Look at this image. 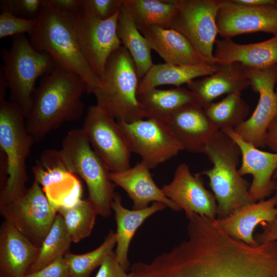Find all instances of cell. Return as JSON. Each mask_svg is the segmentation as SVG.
Segmentation results:
<instances>
[{"label":"cell","mask_w":277,"mask_h":277,"mask_svg":"<svg viewBox=\"0 0 277 277\" xmlns=\"http://www.w3.org/2000/svg\"><path fill=\"white\" fill-rule=\"evenodd\" d=\"M166 207L163 203L154 202L143 209H129L123 205L120 195L115 193L111 206L116 224V247L114 252L118 262L126 271L129 266V248L136 231L147 219Z\"/></svg>","instance_id":"cell-26"},{"label":"cell","mask_w":277,"mask_h":277,"mask_svg":"<svg viewBox=\"0 0 277 277\" xmlns=\"http://www.w3.org/2000/svg\"><path fill=\"white\" fill-rule=\"evenodd\" d=\"M213 54L217 64L239 63L253 69L277 65V35L248 44H239L231 39H216Z\"/></svg>","instance_id":"cell-24"},{"label":"cell","mask_w":277,"mask_h":277,"mask_svg":"<svg viewBox=\"0 0 277 277\" xmlns=\"http://www.w3.org/2000/svg\"><path fill=\"white\" fill-rule=\"evenodd\" d=\"M63 220L72 242L77 243L91 234L98 214L87 199L75 205L57 210Z\"/></svg>","instance_id":"cell-33"},{"label":"cell","mask_w":277,"mask_h":277,"mask_svg":"<svg viewBox=\"0 0 277 277\" xmlns=\"http://www.w3.org/2000/svg\"><path fill=\"white\" fill-rule=\"evenodd\" d=\"M183 150L204 153L207 145L220 130L197 104L185 106L176 110L166 122Z\"/></svg>","instance_id":"cell-19"},{"label":"cell","mask_w":277,"mask_h":277,"mask_svg":"<svg viewBox=\"0 0 277 277\" xmlns=\"http://www.w3.org/2000/svg\"><path fill=\"white\" fill-rule=\"evenodd\" d=\"M126 270L118 262L114 251H112L100 265L95 277H127Z\"/></svg>","instance_id":"cell-39"},{"label":"cell","mask_w":277,"mask_h":277,"mask_svg":"<svg viewBox=\"0 0 277 277\" xmlns=\"http://www.w3.org/2000/svg\"><path fill=\"white\" fill-rule=\"evenodd\" d=\"M275 92L277 93V87L275 88Z\"/></svg>","instance_id":"cell-47"},{"label":"cell","mask_w":277,"mask_h":277,"mask_svg":"<svg viewBox=\"0 0 277 277\" xmlns=\"http://www.w3.org/2000/svg\"><path fill=\"white\" fill-rule=\"evenodd\" d=\"M140 81L131 55L122 46L108 58L93 91L96 105L117 121L130 123L144 119L137 99Z\"/></svg>","instance_id":"cell-5"},{"label":"cell","mask_w":277,"mask_h":277,"mask_svg":"<svg viewBox=\"0 0 277 277\" xmlns=\"http://www.w3.org/2000/svg\"><path fill=\"white\" fill-rule=\"evenodd\" d=\"M87 92L83 80L76 74L56 66L45 75L35 89L26 117L27 130L35 142L66 122L80 119Z\"/></svg>","instance_id":"cell-2"},{"label":"cell","mask_w":277,"mask_h":277,"mask_svg":"<svg viewBox=\"0 0 277 277\" xmlns=\"http://www.w3.org/2000/svg\"><path fill=\"white\" fill-rule=\"evenodd\" d=\"M222 132L233 140L240 148L242 162L239 172L242 176L252 175L249 192L253 201L264 200L276 192L277 181L273 175L277 170V152L261 150L244 141L234 130Z\"/></svg>","instance_id":"cell-18"},{"label":"cell","mask_w":277,"mask_h":277,"mask_svg":"<svg viewBox=\"0 0 277 277\" xmlns=\"http://www.w3.org/2000/svg\"><path fill=\"white\" fill-rule=\"evenodd\" d=\"M127 277H135L132 273L131 272L129 274H128V275Z\"/></svg>","instance_id":"cell-46"},{"label":"cell","mask_w":277,"mask_h":277,"mask_svg":"<svg viewBox=\"0 0 277 277\" xmlns=\"http://www.w3.org/2000/svg\"><path fill=\"white\" fill-rule=\"evenodd\" d=\"M0 277H3V276H0Z\"/></svg>","instance_id":"cell-48"},{"label":"cell","mask_w":277,"mask_h":277,"mask_svg":"<svg viewBox=\"0 0 277 277\" xmlns=\"http://www.w3.org/2000/svg\"><path fill=\"white\" fill-rule=\"evenodd\" d=\"M1 56L10 101L19 107L26 118L36 80L51 72L56 65L49 54L35 50L24 34L13 36L10 47L3 48Z\"/></svg>","instance_id":"cell-7"},{"label":"cell","mask_w":277,"mask_h":277,"mask_svg":"<svg viewBox=\"0 0 277 277\" xmlns=\"http://www.w3.org/2000/svg\"><path fill=\"white\" fill-rule=\"evenodd\" d=\"M72 241L62 216L57 213L53 225L39 247L38 255L26 274L43 268L69 251Z\"/></svg>","instance_id":"cell-32"},{"label":"cell","mask_w":277,"mask_h":277,"mask_svg":"<svg viewBox=\"0 0 277 277\" xmlns=\"http://www.w3.org/2000/svg\"><path fill=\"white\" fill-rule=\"evenodd\" d=\"M273 179H275V180H276L277 179V170L275 171L274 175H273ZM276 192H277V188H276Z\"/></svg>","instance_id":"cell-45"},{"label":"cell","mask_w":277,"mask_h":277,"mask_svg":"<svg viewBox=\"0 0 277 277\" xmlns=\"http://www.w3.org/2000/svg\"><path fill=\"white\" fill-rule=\"evenodd\" d=\"M117 32L122 46L128 50L134 63L141 80L154 65L151 55V49L123 6L118 13Z\"/></svg>","instance_id":"cell-29"},{"label":"cell","mask_w":277,"mask_h":277,"mask_svg":"<svg viewBox=\"0 0 277 277\" xmlns=\"http://www.w3.org/2000/svg\"><path fill=\"white\" fill-rule=\"evenodd\" d=\"M244 68L250 86L259 94V100L250 116L234 130L247 142L258 148H264L268 128L277 117V65L261 69Z\"/></svg>","instance_id":"cell-13"},{"label":"cell","mask_w":277,"mask_h":277,"mask_svg":"<svg viewBox=\"0 0 277 277\" xmlns=\"http://www.w3.org/2000/svg\"><path fill=\"white\" fill-rule=\"evenodd\" d=\"M212 124L221 131L234 130L248 118L250 107L241 97V93L226 95L217 102H212L204 108Z\"/></svg>","instance_id":"cell-31"},{"label":"cell","mask_w":277,"mask_h":277,"mask_svg":"<svg viewBox=\"0 0 277 277\" xmlns=\"http://www.w3.org/2000/svg\"><path fill=\"white\" fill-rule=\"evenodd\" d=\"M235 3L247 6L261 7L277 5L276 0H233Z\"/></svg>","instance_id":"cell-43"},{"label":"cell","mask_w":277,"mask_h":277,"mask_svg":"<svg viewBox=\"0 0 277 277\" xmlns=\"http://www.w3.org/2000/svg\"><path fill=\"white\" fill-rule=\"evenodd\" d=\"M24 277H70V274L66 260L61 256L39 270L26 274Z\"/></svg>","instance_id":"cell-38"},{"label":"cell","mask_w":277,"mask_h":277,"mask_svg":"<svg viewBox=\"0 0 277 277\" xmlns=\"http://www.w3.org/2000/svg\"><path fill=\"white\" fill-rule=\"evenodd\" d=\"M204 154L212 166L199 174L209 179L219 218L228 216L254 203L249 192V183L239 172L238 166L241 154L233 140L220 131L207 145Z\"/></svg>","instance_id":"cell-4"},{"label":"cell","mask_w":277,"mask_h":277,"mask_svg":"<svg viewBox=\"0 0 277 277\" xmlns=\"http://www.w3.org/2000/svg\"><path fill=\"white\" fill-rule=\"evenodd\" d=\"M119 12L105 20L81 11L74 14L75 31L81 51L98 79L110 55L122 46L117 32Z\"/></svg>","instance_id":"cell-14"},{"label":"cell","mask_w":277,"mask_h":277,"mask_svg":"<svg viewBox=\"0 0 277 277\" xmlns=\"http://www.w3.org/2000/svg\"><path fill=\"white\" fill-rule=\"evenodd\" d=\"M122 6L138 30L151 26L170 28L175 11L174 0H122Z\"/></svg>","instance_id":"cell-30"},{"label":"cell","mask_w":277,"mask_h":277,"mask_svg":"<svg viewBox=\"0 0 277 277\" xmlns=\"http://www.w3.org/2000/svg\"><path fill=\"white\" fill-rule=\"evenodd\" d=\"M39 247L4 221L0 231V272L3 277H24L36 260Z\"/></svg>","instance_id":"cell-23"},{"label":"cell","mask_w":277,"mask_h":277,"mask_svg":"<svg viewBox=\"0 0 277 277\" xmlns=\"http://www.w3.org/2000/svg\"><path fill=\"white\" fill-rule=\"evenodd\" d=\"M116 244V233L110 230L102 244L94 250L80 254L67 252L64 257L68 266L70 277H89L113 251Z\"/></svg>","instance_id":"cell-34"},{"label":"cell","mask_w":277,"mask_h":277,"mask_svg":"<svg viewBox=\"0 0 277 277\" xmlns=\"http://www.w3.org/2000/svg\"><path fill=\"white\" fill-rule=\"evenodd\" d=\"M62 160L71 173L79 175L85 182L87 199L98 215L109 217L116 186L109 177V170L91 147L82 129L70 130L59 150Z\"/></svg>","instance_id":"cell-6"},{"label":"cell","mask_w":277,"mask_h":277,"mask_svg":"<svg viewBox=\"0 0 277 277\" xmlns=\"http://www.w3.org/2000/svg\"><path fill=\"white\" fill-rule=\"evenodd\" d=\"M137 99L144 118L165 123L172 113L181 108L197 104L193 93L188 89L181 87L169 89L154 88L137 95Z\"/></svg>","instance_id":"cell-28"},{"label":"cell","mask_w":277,"mask_h":277,"mask_svg":"<svg viewBox=\"0 0 277 277\" xmlns=\"http://www.w3.org/2000/svg\"><path fill=\"white\" fill-rule=\"evenodd\" d=\"M32 47L46 53L56 66L80 76L92 93L99 79L81 51L75 31L74 14L58 8L50 0H43L41 11L28 34Z\"/></svg>","instance_id":"cell-3"},{"label":"cell","mask_w":277,"mask_h":277,"mask_svg":"<svg viewBox=\"0 0 277 277\" xmlns=\"http://www.w3.org/2000/svg\"><path fill=\"white\" fill-rule=\"evenodd\" d=\"M161 189L185 211L187 218L193 214L215 218L217 203L214 194L205 187L201 175L199 173L193 174L185 163L177 166L172 181Z\"/></svg>","instance_id":"cell-17"},{"label":"cell","mask_w":277,"mask_h":277,"mask_svg":"<svg viewBox=\"0 0 277 277\" xmlns=\"http://www.w3.org/2000/svg\"><path fill=\"white\" fill-rule=\"evenodd\" d=\"M213 74L187 84L197 104L203 108L225 94L240 93L250 86L244 66L239 63L218 64Z\"/></svg>","instance_id":"cell-22"},{"label":"cell","mask_w":277,"mask_h":277,"mask_svg":"<svg viewBox=\"0 0 277 277\" xmlns=\"http://www.w3.org/2000/svg\"><path fill=\"white\" fill-rule=\"evenodd\" d=\"M34 142L19 107L11 101L0 102V147L6 159L8 174L1 189L0 202L14 198L26 190V162Z\"/></svg>","instance_id":"cell-8"},{"label":"cell","mask_w":277,"mask_h":277,"mask_svg":"<svg viewBox=\"0 0 277 277\" xmlns=\"http://www.w3.org/2000/svg\"><path fill=\"white\" fill-rule=\"evenodd\" d=\"M34 19L19 17L12 13L4 11L0 14V38L24 34L32 31Z\"/></svg>","instance_id":"cell-35"},{"label":"cell","mask_w":277,"mask_h":277,"mask_svg":"<svg viewBox=\"0 0 277 277\" xmlns=\"http://www.w3.org/2000/svg\"><path fill=\"white\" fill-rule=\"evenodd\" d=\"M221 0H174L170 28L181 34L203 61L215 65L214 50L218 34L216 17Z\"/></svg>","instance_id":"cell-9"},{"label":"cell","mask_w":277,"mask_h":277,"mask_svg":"<svg viewBox=\"0 0 277 277\" xmlns=\"http://www.w3.org/2000/svg\"><path fill=\"white\" fill-rule=\"evenodd\" d=\"M122 0H81V11L85 14L107 19L120 11Z\"/></svg>","instance_id":"cell-36"},{"label":"cell","mask_w":277,"mask_h":277,"mask_svg":"<svg viewBox=\"0 0 277 277\" xmlns=\"http://www.w3.org/2000/svg\"><path fill=\"white\" fill-rule=\"evenodd\" d=\"M216 218H188V238L150 262L131 267L135 277H277V242L252 246L226 234Z\"/></svg>","instance_id":"cell-1"},{"label":"cell","mask_w":277,"mask_h":277,"mask_svg":"<svg viewBox=\"0 0 277 277\" xmlns=\"http://www.w3.org/2000/svg\"><path fill=\"white\" fill-rule=\"evenodd\" d=\"M150 169L142 161L123 171L109 172V177L123 189L133 202V209H140L148 207L151 202L165 204L174 211L181 210L169 199L153 180Z\"/></svg>","instance_id":"cell-20"},{"label":"cell","mask_w":277,"mask_h":277,"mask_svg":"<svg viewBox=\"0 0 277 277\" xmlns=\"http://www.w3.org/2000/svg\"><path fill=\"white\" fill-rule=\"evenodd\" d=\"M277 215V192L268 199L254 202L233 214L216 219L219 227L228 235L252 246L259 244L253 233L256 227L272 221Z\"/></svg>","instance_id":"cell-21"},{"label":"cell","mask_w":277,"mask_h":277,"mask_svg":"<svg viewBox=\"0 0 277 277\" xmlns=\"http://www.w3.org/2000/svg\"><path fill=\"white\" fill-rule=\"evenodd\" d=\"M43 0H1V12L7 11L19 17L35 19L38 15Z\"/></svg>","instance_id":"cell-37"},{"label":"cell","mask_w":277,"mask_h":277,"mask_svg":"<svg viewBox=\"0 0 277 277\" xmlns=\"http://www.w3.org/2000/svg\"><path fill=\"white\" fill-rule=\"evenodd\" d=\"M219 65L203 63L193 65H176L168 63L154 64L140 80L137 95L156 88L157 87L171 85L181 87L195 78L208 76L214 73Z\"/></svg>","instance_id":"cell-27"},{"label":"cell","mask_w":277,"mask_h":277,"mask_svg":"<svg viewBox=\"0 0 277 277\" xmlns=\"http://www.w3.org/2000/svg\"><path fill=\"white\" fill-rule=\"evenodd\" d=\"M8 86L2 67L0 68V102L5 100V96Z\"/></svg>","instance_id":"cell-44"},{"label":"cell","mask_w":277,"mask_h":277,"mask_svg":"<svg viewBox=\"0 0 277 277\" xmlns=\"http://www.w3.org/2000/svg\"><path fill=\"white\" fill-rule=\"evenodd\" d=\"M261 227L262 232L254 236L259 244L277 242V215L272 221L262 225Z\"/></svg>","instance_id":"cell-40"},{"label":"cell","mask_w":277,"mask_h":277,"mask_svg":"<svg viewBox=\"0 0 277 277\" xmlns=\"http://www.w3.org/2000/svg\"><path fill=\"white\" fill-rule=\"evenodd\" d=\"M94 151L109 172L131 167L132 153L118 122L100 107L88 108L82 128Z\"/></svg>","instance_id":"cell-11"},{"label":"cell","mask_w":277,"mask_h":277,"mask_svg":"<svg viewBox=\"0 0 277 277\" xmlns=\"http://www.w3.org/2000/svg\"><path fill=\"white\" fill-rule=\"evenodd\" d=\"M139 30L150 49L166 63L176 65L205 63L189 42L173 29L151 26Z\"/></svg>","instance_id":"cell-25"},{"label":"cell","mask_w":277,"mask_h":277,"mask_svg":"<svg viewBox=\"0 0 277 277\" xmlns=\"http://www.w3.org/2000/svg\"><path fill=\"white\" fill-rule=\"evenodd\" d=\"M266 145L272 151L277 152V117L273 120L268 128Z\"/></svg>","instance_id":"cell-42"},{"label":"cell","mask_w":277,"mask_h":277,"mask_svg":"<svg viewBox=\"0 0 277 277\" xmlns=\"http://www.w3.org/2000/svg\"><path fill=\"white\" fill-rule=\"evenodd\" d=\"M131 152L139 155L150 169L176 156L183 149L169 126L153 118L117 121Z\"/></svg>","instance_id":"cell-12"},{"label":"cell","mask_w":277,"mask_h":277,"mask_svg":"<svg viewBox=\"0 0 277 277\" xmlns=\"http://www.w3.org/2000/svg\"><path fill=\"white\" fill-rule=\"evenodd\" d=\"M32 171L34 180L56 210L72 207L82 200L81 183L75 174L67 169L58 150L44 151Z\"/></svg>","instance_id":"cell-15"},{"label":"cell","mask_w":277,"mask_h":277,"mask_svg":"<svg viewBox=\"0 0 277 277\" xmlns=\"http://www.w3.org/2000/svg\"><path fill=\"white\" fill-rule=\"evenodd\" d=\"M52 4L65 12L76 14L81 11V0H50Z\"/></svg>","instance_id":"cell-41"},{"label":"cell","mask_w":277,"mask_h":277,"mask_svg":"<svg viewBox=\"0 0 277 277\" xmlns=\"http://www.w3.org/2000/svg\"><path fill=\"white\" fill-rule=\"evenodd\" d=\"M5 221L16 228L31 242L40 247L57 214L41 186L34 180L21 195L0 202Z\"/></svg>","instance_id":"cell-10"},{"label":"cell","mask_w":277,"mask_h":277,"mask_svg":"<svg viewBox=\"0 0 277 277\" xmlns=\"http://www.w3.org/2000/svg\"><path fill=\"white\" fill-rule=\"evenodd\" d=\"M216 24L218 34L225 39L258 32L277 35V5L255 7L221 0Z\"/></svg>","instance_id":"cell-16"}]
</instances>
